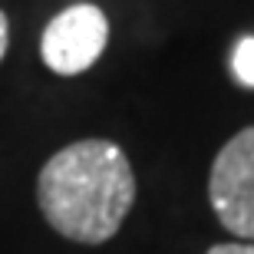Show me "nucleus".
I'll return each instance as SVG.
<instances>
[{
  "label": "nucleus",
  "mask_w": 254,
  "mask_h": 254,
  "mask_svg": "<svg viewBox=\"0 0 254 254\" xmlns=\"http://www.w3.org/2000/svg\"><path fill=\"white\" fill-rule=\"evenodd\" d=\"M37 201L57 235L76 245H106L135 201V175L116 142L83 139L40 169Z\"/></svg>",
  "instance_id": "obj_1"
},
{
  "label": "nucleus",
  "mask_w": 254,
  "mask_h": 254,
  "mask_svg": "<svg viewBox=\"0 0 254 254\" xmlns=\"http://www.w3.org/2000/svg\"><path fill=\"white\" fill-rule=\"evenodd\" d=\"M208 201L231 235L254 241V126L231 135L215 155Z\"/></svg>",
  "instance_id": "obj_2"
},
{
  "label": "nucleus",
  "mask_w": 254,
  "mask_h": 254,
  "mask_svg": "<svg viewBox=\"0 0 254 254\" xmlns=\"http://www.w3.org/2000/svg\"><path fill=\"white\" fill-rule=\"evenodd\" d=\"M106 40H109V20L103 10L93 3H73L47 23L40 40V57L53 73L76 76L103 57Z\"/></svg>",
  "instance_id": "obj_3"
},
{
  "label": "nucleus",
  "mask_w": 254,
  "mask_h": 254,
  "mask_svg": "<svg viewBox=\"0 0 254 254\" xmlns=\"http://www.w3.org/2000/svg\"><path fill=\"white\" fill-rule=\"evenodd\" d=\"M231 73L241 86L254 89V37H241L231 53Z\"/></svg>",
  "instance_id": "obj_4"
},
{
  "label": "nucleus",
  "mask_w": 254,
  "mask_h": 254,
  "mask_svg": "<svg viewBox=\"0 0 254 254\" xmlns=\"http://www.w3.org/2000/svg\"><path fill=\"white\" fill-rule=\"evenodd\" d=\"M205 254H254V245H241V241H231V245H215V248H208Z\"/></svg>",
  "instance_id": "obj_5"
},
{
  "label": "nucleus",
  "mask_w": 254,
  "mask_h": 254,
  "mask_svg": "<svg viewBox=\"0 0 254 254\" xmlns=\"http://www.w3.org/2000/svg\"><path fill=\"white\" fill-rule=\"evenodd\" d=\"M7 43H10V23L3 17V10H0V60L7 57Z\"/></svg>",
  "instance_id": "obj_6"
}]
</instances>
